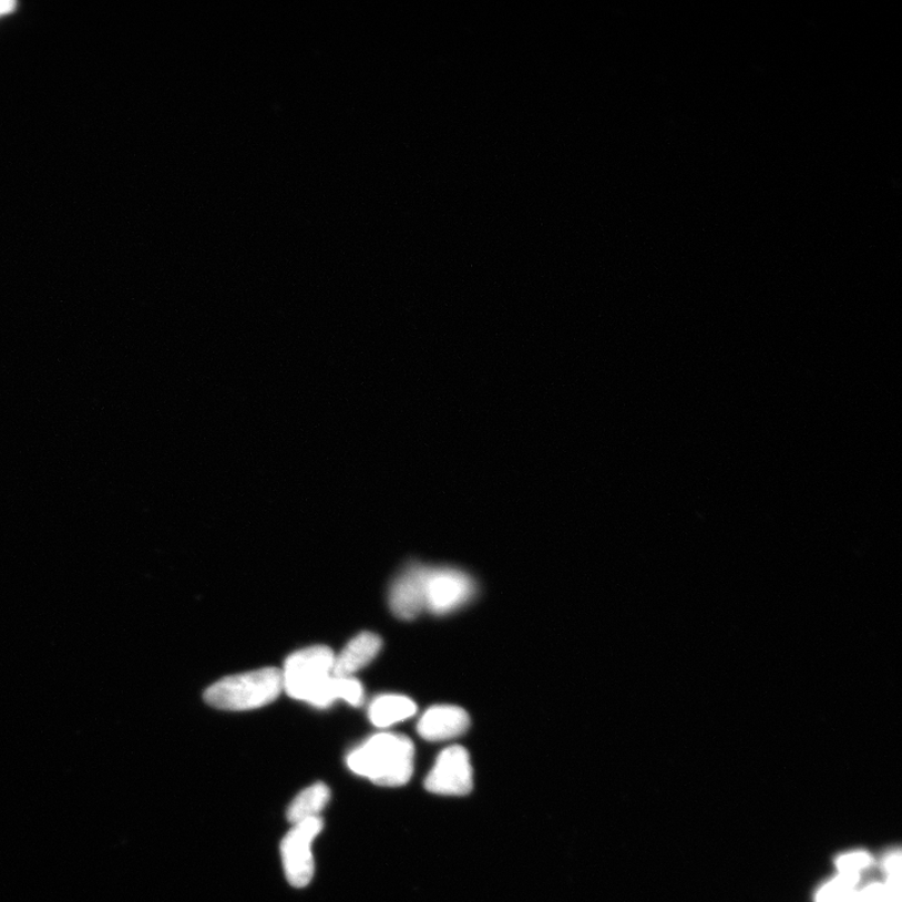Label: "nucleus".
I'll list each match as a JSON object with an SVG mask.
<instances>
[{
    "instance_id": "obj_1",
    "label": "nucleus",
    "mask_w": 902,
    "mask_h": 902,
    "mask_svg": "<svg viewBox=\"0 0 902 902\" xmlns=\"http://www.w3.org/2000/svg\"><path fill=\"white\" fill-rule=\"evenodd\" d=\"M335 655L329 647L315 646L297 650L285 662L283 684L287 695L315 707L326 708L344 699L358 707L363 688L352 677L332 675Z\"/></svg>"
},
{
    "instance_id": "obj_2",
    "label": "nucleus",
    "mask_w": 902,
    "mask_h": 902,
    "mask_svg": "<svg viewBox=\"0 0 902 902\" xmlns=\"http://www.w3.org/2000/svg\"><path fill=\"white\" fill-rule=\"evenodd\" d=\"M414 745L408 737L379 734L348 756L349 769L383 787H400L414 772Z\"/></svg>"
},
{
    "instance_id": "obj_3",
    "label": "nucleus",
    "mask_w": 902,
    "mask_h": 902,
    "mask_svg": "<svg viewBox=\"0 0 902 902\" xmlns=\"http://www.w3.org/2000/svg\"><path fill=\"white\" fill-rule=\"evenodd\" d=\"M283 689V672L264 668L218 680L206 690L205 699L215 708L248 711L270 705Z\"/></svg>"
},
{
    "instance_id": "obj_4",
    "label": "nucleus",
    "mask_w": 902,
    "mask_h": 902,
    "mask_svg": "<svg viewBox=\"0 0 902 902\" xmlns=\"http://www.w3.org/2000/svg\"><path fill=\"white\" fill-rule=\"evenodd\" d=\"M322 829L321 818L305 820L295 823L283 840L281 857L285 875L294 888H305L314 878L315 862L311 847Z\"/></svg>"
},
{
    "instance_id": "obj_5",
    "label": "nucleus",
    "mask_w": 902,
    "mask_h": 902,
    "mask_svg": "<svg viewBox=\"0 0 902 902\" xmlns=\"http://www.w3.org/2000/svg\"><path fill=\"white\" fill-rule=\"evenodd\" d=\"M475 592L474 582L463 572L451 568H427L426 609L445 614L462 607Z\"/></svg>"
},
{
    "instance_id": "obj_6",
    "label": "nucleus",
    "mask_w": 902,
    "mask_h": 902,
    "mask_svg": "<svg viewBox=\"0 0 902 902\" xmlns=\"http://www.w3.org/2000/svg\"><path fill=\"white\" fill-rule=\"evenodd\" d=\"M426 789L441 796H464L473 790V769L462 746L445 748L427 777Z\"/></svg>"
},
{
    "instance_id": "obj_7",
    "label": "nucleus",
    "mask_w": 902,
    "mask_h": 902,
    "mask_svg": "<svg viewBox=\"0 0 902 902\" xmlns=\"http://www.w3.org/2000/svg\"><path fill=\"white\" fill-rule=\"evenodd\" d=\"M427 567L410 565V567L392 584L390 592V606L401 619H414L426 609L424 580Z\"/></svg>"
},
{
    "instance_id": "obj_8",
    "label": "nucleus",
    "mask_w": 902,
    "mask_h": 902,
    "mask_svg": "<svg viewBox=\"0 0 902 902\" xmlns=\"http://www.w3.org/2000/svg\"><path fill=\"white\" fill-rule=\"evenodd\" d=\"M469 726L470 718L463 708L435 706L421 717L418 732L427 741H445L462 736Z\"/></svg>"
},
{
    "instance_id": "obj_9",
    "label": "nucleus",
    "mask_w": 902,
    "mask_h": 902,
    "mask_svg": "<svg viewBox=\"0 0 902 902\" xmlns=\"http://www.w3.org/2000/svg\"><path fill=\"white\" fill-rule=\"evenodd\" d=\"M382 640L373 633L363 632L349 642V645L335 656L332 675L352 677L355 672L367 667L379 655Z\"/></svg>"
},
{
    "instance_id": "obj_10",
    "label": "nucleus",
    "mask_w": 902,
    "mask_h": 902,
    "mask_svg": "<svg viewBox=\"0 0 902 902\" xmlns=\"http://www.w3.org/2000/svg\"><path fill=\"white\" fill-rule=\"evenodd\" d=\"M417 714V705L404 696L387 695L373 700L370 706V721L373 726L387 728L404 721Z\"/></svg>"
},
{
    "instance_id": "obj_11",
    "label": "nucleus",
    "mask_w": 902,
    "mask_h": 902,
    "mask_svg": "<svg viewBox=\"0 0 902 902\" xmlns=\"http://www.w3.org/2000/svg\"><path fill=\"white\" fill-rule=\"evenodd\" d=\"M330 800L329 787L324 783H315L307 787L296 796L287 810V820L291 823H299L305 820L320 818V812Z\"/></svg>"
},
{
    "instance_id": "obj_12",
    "label": "nucleus",
    "mask_w": 902,
    "mask_h": 902,
    "mask_svg": "<svg viewBox=\"0 0 902 902\" xmlns=\"http://www.w3.org/2000/svg\"><path fill=\"white\" fill-rule=\"evenodd\" d=\"M859 880L838 875L824 882L816 894V902H853L858 892Z\"/></svg>"
},
{
    "instance_id": "obj_13",
    "label": "nucleus",
    "mask_w": 902,
    "mask_h": 902,
    "mask_svg": "<svg viewBox=\"0 0 902 902\" xmlns=\"http://www.w3.org/2000/svg\"><path fill=\"white\" fill-rule=\"evenodd\" d=\"M839 875L860 880L861 873L872 865V858L867 851L844 852L834 862Z\"/></svg>"
},
{
    "instance_id": "obj_14",
    "label": "nucleus",
    "mask_w": 902,
    "mask_h": 902,
    "mask_svg": "<svg viewBox=\"0 0 902 902\" xmlns=\"http://www.w3.org/2000/svg\"><path fill=\"white\" fill-rule=\"evenodd\" d=\"M853 902H890L884 884L873 882L862 890H858Z\"/></svg>"
},
{
    "instance_id": "obj_15",
    "label": "nucleus",
    "mask_w": 902,
    "mask_h": 902,
    "mask_svg": "<svg viewBox=\"0 0 902 902\" xmlns=\"http://www.w3.org/2000/svg\"><path fill=\"white\" fill-rule=\"evenodd\" d=\"M884 870L888 877H901V853L890 852L884 860Z\"/></svg>"
},
{
    "instance_id": "obj_16",
    "label": "nucleus",
    "mask_w": 902,
    "mask_h": 902,
    "mask_svg": "<svg viewBox=\"0 0 902 902\" xmlns=\"http://www.w3.org/2000/svg\"><path fill=\"white\" fill-rule=\"evenodd\" d=\"M16 2H6V0H0V17L13 13L16 11Z\"/></svg>"
}]
</instances>
